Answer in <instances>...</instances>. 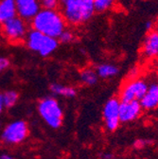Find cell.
I'll use <instances>...</instances> for the list:
<instances>
[{
    "label": "cell",
    "mask_w": 158,
    "mask_h": 159,
    "mask_svg": "<svg viewBox=\"0 0 158 159\" xmlns=\"http://www.w3.org/2000/svg\"><path fill=\"white\" fill-rule=\"evenodd\" d=\"M59 6L65 22L73 26L88 22L95 12L94 0H59Z\"/></svg>",
    "instance_id": "obj_1"
},
{
    "label": "cell",
    "mask_w": 158,
    "mask_h": 159,
    "mask_svg": "<svg viewBox=\"0 0 158 159\" xmlns=\"http://www.w3.org/2000/svg\"><path fill=\"white\" fill-rule=\"evenodd\" d=\"M32 27L45 35L59 38L65 30V20L62 13L56 10L44 8L32 18Z\"/></svg>",
    "instance_id": "obj_2"
},
{
    "label": "cell",
    "mask_w": 158,
    "mask_h": 159,
    "mask_svg": "<svg viewBox=\"0 0 158 159\" xmlns=\"http://www.w3.org/2000/svg\"><path fill=\"white\" fill-rule=\"evenodd\" d=\"M38 111L44 120L54 129L61 127L63 123V111L59 102L53 98H46L38 104Z\"/></svg>",
    "instance_id": "obj_3"
},
{
    "label": "cell",
    "mask_w": 158,
    "mask_h": 159,
    "mask_svg": "<svg viewBox=\"0 0 158 159\" xmlns=\"http://www.w3.org/2000/svg\"><path fill=\"white\" fill-rule=\"evenodd\" d=\"M27 45L29 49L39 52L41 56H47L52 53L58 47L56 38L43 34L40 31L33 30L28 34Z\"/></svg>",
    "instance_id": "obj_4"
},
{
    "label": "cell",
    "mask_w": 158,
    "mask_h": 159,
    "mask_svg": "<svg viewBox=\"0 0 158 159\" xmlns=\"http://www.w3.org/2000/svg\"><path fill=\"white\" fill-rule=\"evenodd\" d=\"M148 84L142 79H133L124 84L120 93V102L140 101L148 89Z\"/></svg>",
    "instance_id": "obj_5"
},
{
    "label": "cell",
    "mask_w": 158,
    "mask_h": 159,
    "mask_svg": "<svg viewBox=\"0 0 158 159\" xmlns=\"http://www.w3.org/2000/svg\"><path fill=\"white\" fill-rule=\"evenodd\" d=\"M3 35L12 43L22 40L27 33V26L21 17H13L1 24Z\"/></svg>",
    "instance_id": "obj_6"
},
{
    "label": "cell",
    "mask_w": 158,
    "mask_h": 159,
    "mask_svg": "<svg viewBox=\"0 0 158 159\" xmlns=\"http://www.w3.org/2000/svg\"><path fill=\"white\" fill-rule=\"evenodd\" d=\"M120 98H111L103 107L102 115L104 124L109 132H115L120 127Z\"/></svg>",
    "instance_id": "obj_7"
},
{
    "label": "cell",
    "mask_w": 158,
    "mask_h": 159,
    "mask_svg": "<svg viewBox=\"0 0 158 159\" xmlns=\"http://www.w3.org/2000/svg\"><path fill=\"white\" fill-rule=\"evenodd\" d=\"M29 134V128L25 121L17 120L9 124L3 131L2 139L8 144H18L25 140Z\"/></svg>",
    "instance_id": "obj_8"
},
{
    "label": "cell",
    "mask_w": 158,
    "mask_h": 159,
    "mask_svg": "<svg viewBox=\"0 0 158 159\" xmlns=\"http://www.w3.org/2000/svg\"><path fill=\"white\" fill-rule=\"evenodd\" d=\"M143 108L139 101L120 102V123H128L137 119L142 114Z\"/></svg>",
    "instance_id": "obj_9"
},
{
    "label": "cell",
    "mask_w": 158,
    "mask_h": 159,
    "mask_svg": "<svg viewBox=\"0 0 158 159\" xmlns=\"http://www.w3.org/2000/svg\"><path fill=\"white\" fill-rule=\"evenodd\" d=\"M15 5L17 14L24 20L32 19L40 11L38 0H15Z\"/></svg>",
    "instance_id": "obj_10"
},
{
    "label": "cell",
    "mask_w": 158,
    "mask_h": 159,
    "mask_svg": "<svg viewBox=\"0 0 158 159\" xmlns=\"http://www.w3.org/2000/svg\"><path fill=\"white\" fill-rule=\"evenodd\" d=\"M139 102L143 110L151 111L158 108V82H153L148 85L146 94Z\"/></svg>",
    "instance_id": "obj_11"
},
{
    "label": "cell",
    "mask_w": 158,
    "mask_h": 159,
    "mask_svg": "<svg viewBox=\"0 0 158 159\" xmlns=\"http://www.w3.org/2000/svg\"><path fill=\"white\" fill-rule=\"evenodd\" d=\"M142 53L148 59L158 57V34L156 30H151L146 35L143 46Z\"/></svg>",
    "instance_id": "obj_12"
},
{
    "label": "cell",
    "mask_w": 158,
    "mask_h": 159,
    "mask_svg": "<svg viewBox=\"0 0 158 159\" xmlns=\"http://www.w3.org/2000/svg\"><path fill=\"white\" fill-rule=\"evenodd\" d=\"M17 15L15 0H0V24Z\"/></svg>",
    "instance_id": "obj_13"
},
{
    "label": "cell",
    "mask_w": 158,
    "mask_h": 159,
    "mask_svg": "<svg viewBox=\"0 0 158 159\" xmlns=\"http://www.w3.org/2000/svg\"><path fill=\"white\" fill-rule=\"evenodd\" d=\"M50 90L53 94L56 95H60L65 98H73L76 96L77 91L70 86H65L62 84H53L50 85Z\"/></svg>",
    "instance_id": "obj_14"
},
{
    "label": "cell",
    "mask_w": 158,
    "mask_h": 159,
    "mask_svg": "<svg viewBox=\"0 0 158 159\" xmlns=\"http://www.w3.org/2000/svg\"><path fill=\"white\" fill-rule=\"evenodd\" d=\"M118 73V68L115 66L109 65V64H103L100 65L97 67V74L102 79H107L115 76Z\"/></svg>",
    "instance_id": "obj_15"
},
{
    "label": "cell",
    "mask_w": 158,
    "mask_h": 159,
    "mask_svg": "<svg viewBox=\"0 0 158 159\" xmlns=\"http://www.w3.org/2000/svg\"><path fill=\"white\" fill-rule=\"evenodd\" d=\"M81 81L86 85H94L97 82V74L92 69H84L81 72Z\"/></svg>",
    "instance_id": "obj_16"
},
{
    "label": "cell",
    "mask_w": 158,
    "mask_h": 159,
    "mask_svg": "<svg viewBox=\"0 0 158 159\" xmlns=\"http://www.w3.org/2000/svg\"><path fill=\"white\" fill-rule=\"evenodd\" d=\"M116 2V0H94L95 11L103 12L112 9Z\"/></svg>",
    "instance_id": "obj_17"
},
{
    "label": "cell",
    "mask_w": 158,
    "mask_h": 159,
    "mask_svg": "<svg viewBox=\"0 0 158 159\" xmlns=\"http://www.w3.org/2000/svg\"><path fill=\"white\" fill-rule=\"evenodd\" d=\"M2 96L4 106L7 108H11L16 103L18 99V94L15 91H7L4 94H2Z\"/></svg>",
    "instance_id": "obj_18"
},
{
    "label": "cell",
    "mask_w": 158,
    "mask_h": 159,
    "mask_svg": "<svg viewBox=\"0 0 158 159\" xmlns=\"http://www.w3.org/2000/svg\"><path fill=\"white\" fill-rule=\"evenodd\" d=\"M73 39H74V35L71 31L69 30H65L61 35L59 36V40H60V42L64 43V44H67V43H70L73 41Z\"/></svg>",
    "instance_id": "obj_19"
},
{
    "label": "cell",
    "mask_w": 158,
    "mask_h": 159,
    "mask_svg": "<svg viewBox=\"0 0 158 159\" xmlns=\"http://www.w3.org/2000/svg\"><path fill=\"white\" fill-rule=\"evenodd\" d=\"M152 143L151 140H149V139H143V138H138L136 139V140L133 142V147L135 149H138V150H140V149H143L149 145H151Z\"/></svg>",
    "instance_id": "obj_20"
},
{
    "label": "cell",
    "mask_w": 158,
    "mask_h": 159,
    "mask_svg": "<svg viewBox=\"0 0 158 159\" xmlns=\"http://www.w3.org/2000/svg\"><path fill=\"white\" fill-rule=\"evenodd\" d=\"M41 2L45 9L55 10L59 5V0H41Z\"/></svg>",
    "instance_id": "obj_21"
},
{
    "label": "cell",
    "mask_w": 158,
    "mask_h": 159,
    "mask_svg": "<svg viewBox=\"0 0 158 159\" xmlns=\"http://www.w3.org/2000/svg\"><path fill=\"white\" fill-rule=\"evenodd\" d=\"M10 66V60L4 57H0V71H3Z\"/></svg>",
    "instance_id": "obj_22"
},
{
    "label": "cell",
    "mask_w": 158,
    "mask_h": 159,
    "mask_svg": "<svg viewBox=\"0 0 158 159\" xmlns=\"http://www.w3.org/2000/svg\"><path fill=\"white\" fill-rule=\"evenodd\" d=\"M114 154L111 152H105L102 155V159H114Z\"/></svg>",
    "instance_id": "obj_23"
},
{
    "label": "cell",
    "mask_w": 158,
    "mask_h": 159,
    "mask_svg": "<svg viewBox=\"0 0 158 159\" xmlns=\"http://www.w3.org/2000/svg\"><path fill=\"white\" fill-rule=\"evenodd\" d=\"M4 107L5 106H4V102H3V96H2V94H0V114L2 113Z\"/></svg>",
    "instance_id": "obj_24"
},
{
    "label": "cell",
    "mask_w": 158,
    "mask_h": 159,
    "mask_svg": "<svg viewBox=\"0 0 158 159\" xmlns=\"http://www.w3.org/2000/svg\"><path fill=\"white\" fill-rule=\"evenodd\" d=\"M152 28H153V23H152L151 21H148V22L146 23V30L150 31V30H152Z\"/></svg>",
    "instance_id": "obj_25"
},
{
    "label": "cell",
    "mask_w": 158,
    "mask_h": 159,
    "mask_svg": "<svg viewBox=\"0 0 158 159\" xmlns=\"http://www.w3.org/2000/svg\"><path fill=\"white\" fill-rule=\"evenodd\" d=\"M0 159H15V158H13L10 155H7V154H3V155L0 156Z\"/></svg>",
    "instance_id": "obj_26"
},
{
    "label": "cell",
    "mask_w": 158,
    "mask_h": 159,
    "mask_svg": "<svg viewBox=\"0 0 158 159\" xmlns=\"http://www.w3.org/2000/svg\"><path fill=\"white\" fill-rule=\"evenodd\" d=\"M156 31H157V34H158V29H156Z\"/></svg>",
    "instance_id": "obj_27"
},
{
    "label": "cell",
    "mask_w": 158,
    "mask_h": 159,
    "mask_svg": "<svg viewBox=\"0 0 158 159\" xmlns=\"http://www.w3.org/2000/svg\"><path fill=\"white\" fill-rule=\"evenodd\" d=\"M0 146H1V142H0Z\"/></svg>",
    "instance_id": "obj_28"
},
{
    "label": "cell",
    "mask_w": 158,
    "mask_h": 159,
    "mask_svg": "<svg viewBox=\"0 0 158 159\" xmlns=\"http://www.w3.org/2000/svg\"><path fill=\"white\" fill-rule=\"evenodd\" d=\"M0 126H1V123H0Z\"/></svg>",
    "instance_id": "obj_29"
}]
</instances>
